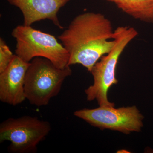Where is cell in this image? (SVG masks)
<instances>
[{"label": "cell", "instance_id": "obj_6", "mask_svg": "<svg viewBox=\"0 0 153 153\" xmlns=\"http://www.w3.org/2000/svg\"><path fill=\"white\" fill-rule=\"evenodd\" d=\"M114 106H100L94 109L79 110L74 115L91 125L128 134L140 131L143 116L136 107L115 108Z\"/></svg>", "mask_w": 153, "mask_h": 153}, {"label": "cell", "instance_id": "obj_3", "mask_svg": "<svg viewBox=\"0 0 153 153\" xmlns=\"http://www.w3.org/2000/svg\"><path fill=\"white\" fill-rule=\"evenodd\" d=\"M71 74L70 66L59 68L47 58H34L30 61L25 76L26 99L35 106H46L59 94L63 82Z\"/></svg>", "mask_w": 153, "mask_h": 153}, {"label": "cell", "instance_id": "obj_1", "mask_svg": "<svg viewBox=\"0 0 153 153\" xmlns=\"http://www.w3.org/2000/svg\"><path fill=\"white\" fill-rule=\"evenodd\" d=\"M111 22L103 14H79L58 38L69 55L68 66L80 64L89 72L102 56L114 47Z\"/></svg>", "mask_w": 153, "mask_h": 153}, {"label": "cell", "instance_id": "obj_4", "mask_svg": "<svg viewBox=\"0 0 153 153\" xmlns=\"http://www.w3.org/2000/svg\"><path fill=\"white\" fill-rule=\"evenodd\" d=\"M11 35L16 41V55L25 62L30 63L34 58L42 57L59 68L68 66V51L53 35L24 25L14 28Z\"/></svg>", "mask_w": 153, "mask_h": 153}, {"label": "cell", "instance_id": "obj_9", "mask_svg": "<svg viewBox=\"0 0 153 153\" xmlns=\"http://www.w3.org/2000/svg\"><path fill=\"white\" fill-rule=\"evenodd\" d=\"M134 19L153 24V0H107Z\"/></svg>", "mask_w": 153, "mask_h": 153}, {"label": "cell", "instance_id": "obj_5", "mask_svg": "<svg viewBox=\"0 0 153 153\" xmlns=\"http://www.w3.org/2000/svg\"><path fill=\"white\" fill-rule=\"evenodd\" d=\"M51 130L49 122L36 117L9 118L0 124V142H10V153H36Z\"/></svg>", "mask_w": 153, "mask_h": 153}, {"label": "cell", "instance_id": "obj_10", "mask_svg": "<svg viewBox=\"0 0 153 153\" xmlns=\"http://www.w3.org/2000/svg\"><path fill=\"white\" fill-rule=\"evenodd\" d=\"M15 55L2 38H0V73L7 68L13 59Z\"/></svg>", "mask_w": 153, "mask_h": 153}, {"label": "cell", "instance_id": "obj_2", "mask_svg": "<svg viewBox=\"0 0 153 153\" xmlns=\"http://www.w3.org/2000/svg\"><path fill=\"white\" fill-rule=\"evenodd\" d=\"M137 36V31L131 27H119L114 30V47L109 53L101 57L91 71L94 83L85 91L88 101L95 100L100 106H114V103L108 101V92L110 88L118 82L116 70L120 55Z\"/></svg>", "mask_w": 153, "mask_h": 153}, {"label": "cell", "instance_id": "obj_8", "mask_svg": "<svg viewBox=\"0 0 153 153\" xmlns=\"http://www.w3.org/2000/svg\"><path fill=\"white\" fill-rule=\"evenodd\" d=\"M18 8L24 17V25L31 26L42 20H50L60 29H63L57 16L61 8L70 0H7Z\"/></svg>", "mask_w": 153, "mask_h": 153}, {"label": "cell", "instance_id": "obj_7", "mask_svg": "<svg viewBox=\"0 0 153 153\" xmlns=\"http://www.w3.org/2000/svg\"><path fill=\"white\" fill-rule=\"evenodd\" d=\"M30 63L25 62L15 55L7 68L0 73L1 102L16 106L21 104L26 99L25 79Z\"/></svg>", "mask_w": 153, "mask_h": 153}]
</instances>
